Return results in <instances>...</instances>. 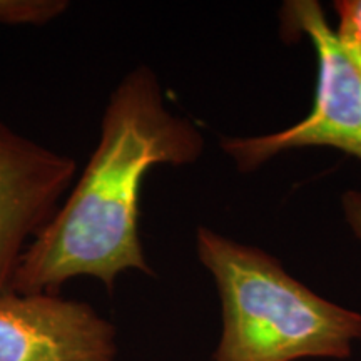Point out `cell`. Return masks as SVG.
Instances as JSON below:
<instances>
[{"instance_id":"cell-1","label":"cell","mask_w":361,"mask_h":361,"mask_svg":"<svg viewBox=\"0 0 361 361\" xmlns=\"http://www.w3.org/2000/svg\"><path fill=\"white\" fill-rule=\"evenodd\" d=\"M202 149L196 124L166 106L154 72L146 66L128 72L106 104L89 162L25 250L12 291L57 295L84 276L112 291L126 271L152 274L139 238L141 184L154 166L191 164Z\"/></svg>"},{"instance_id":"cell-2","label":"cell","mask_w":361,"mask_h":361,"mask_svg":"<svg viewBox=\"0 0 361 361\" xmlns=\"http://www.w3.org/2000/svg\"><path fill=\"white\" fill-rule=\"evenodd\" d=\"M196 250L214 278L223 331L213 361L346 360L361 340V314L331 303L258 247L201 226Z\"/></svg>"},{"instance_id":"cell-3","label":"cell","mask_w":361,"mask_h":361,"mask_svg":"<svg viewBox=\"0 0 361 361\" xmlns=\"http://www.w3.org/2000/svg\"><path fill=\"white\" fill-rule=\"evenodd\" d=\"M283 34H305L318 57V85L310 116L290 129L246 139H224L239 171H252L284 151L336 147L361 159V66L343 47L314 0H290L281 8Z\"/></svg>"},{"instance_id":"cell-4","label":"cell","mask_w":361,"mask_h":361,"mask_svg":"<svg viewBox=\"0 0 361 361\" xmlns=\"http://www.w3.org/2000/svg\"><path fill=\"white\" fill-rule=\"evenodd\" d=\"M116 328L54 293L0 295V361H116Z\"/></svg>"},{"instance_id":"cell-5","label":"cell","mask_w":361,"mask_h":361,"mask_svg":"<svg viewBox=\"0 0 361 361\" xmlns=\"http://www.w3.org/2000/svg\"><path fill=\"white\" fill-rule=\"evenodd\" d=\"M67 7L66 0H0V25H45Z\"/></svg>"},{"instance_id":"cell-6","label":"cell","mask_w":361,"mask_h":361,"mask_svg":"<svg viewBox=\"0 0 361 361\" xmlns=\"http://www.w3.org/2000/svg\"><path fill=\"white\" fill-rule=\"evenodd\" d=\"M335 8L340 17L338 39L361 66V0H338Z\"/></svg>"},{"instance_id":"cell-7","label":"cell","mask_w":361,"mask_h":361,"mask_svg":"<svg viewBox=\"0 0 361 361\" xmlns=\"http://www.w3.org/2000/svg\"><path fill=\"white\" fill-rule=\"evenodd\" d=\"M341 206L346 223L355 233V236L361 241V192L346 191L341 197Z\"/></svg>"}]
</instances>
